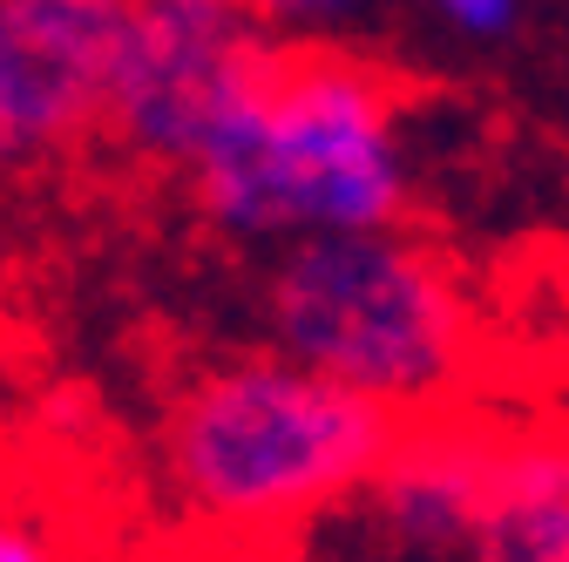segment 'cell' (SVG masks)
<instances>
[{"mask_svg": "<svg viewBox=\"0 0 569 562\" xmlns=\"http://www.w3.org/2000/svg\"><path fill=\"white\" fill-rule=\"evenodd\" d=\"M0 562H89L76 522H68L48 488L0 481Z\"/></svg>", "mask_w": 569, "mask_h": 562, "instance_id": "obj_7", "label": "cell"}, {"mask_svg": "<svg viewBox=\"0 0 569 562\" xmlns=\"http://www.w3.org/2000/svg\"><path fill=\"white\" fill-rule=\"evenodd\" d=\"M190 197L231 238L380 231L407 210L400 102L373 61L284 41L190 163Z\"/></svg>", "mask_w": 569, "mask_h": 562, "instance_id": "obj_2", "label": "cell"}, {"mask_svg": "<svg viewBox=\"0 0 569 562\" xmlns=\"http://www.w3.org/2000/svg\"><path fill=\"white\" fill-rule=\"evenodd\" d=\"M278 353L360 387L400 413H435L475 367V292L461 264L400 224L284 238L264 271Z\"/></svg>", "mask_w": 569, "mask_h": 562, "instance_id": "obj_3", "label": "cell"}, {"mask_svg": "<svg viewBox=\"0 0 569 562\" xmlns=\"http://www.w3.org/2000/svg\"><path fill=\"white\" fill-rule=\"evenodd\" d=\"M244 8H251L258 28H271V34H284V41H299V34H319V28L346 21L360 0H244Z\"/></svg>", "mask_w": 569, "mask_h": 562, "instance_id": "obj_8", "label": "cell"}, {"mask_svg": "<svg viewBox=\"0 0 569 562\" xmlns=\"http://www.w3.org/2000/svg\"><path fill=\"white\" fill-rule=\"evenodd\" d=\"M136 0H0V177L109 136Z\"/></svg>", "mask_w": 569, "mask_h": 562, "instance_id": "obj_4", "label": "cell"}, {"mask_svg": "<svg viewBox=\"0 0 569 562\" xmlns=\"http://www.w3.org/2000/svg\"><path fill=\"white\" fill-rule=\"evenodd\" d=\"M435 8L461 28V34H509L516 28V14H522V0H435Z\"/></svg>", "mask_w": 569, "mask_h": 562, "instance_id": "obj_9", "label": "cell"}, {"mask_svg": "<svg viewBox=\"0 0 569 562\" xmlns=\"http://www.w3.org/2000/svg\"><path fill=\"white\" fill-rule=\"evenodd\" d=\"M468 562H569V428H502Z\"/></svg>", "mask_w": 569, "mask_h": 562, "instance_id": "obj_6", "label": "cell"}, {"mask_svg": "<svg viewBox=\"0 0 569 562\" xmlns=\"http://www.w3.org/2000/svg\"><path fill=\"white\" fill-rule=\"evenodd\" d=\"M495 448L502 428L475 413H413L393 454L319 522L360 542V562H468L495 488Z\"/></svg>", "mask_w": 569, "mask_h": 562, "instance_id": "obj_5", "label": "cell"}, {"mask_svg": "<svg viewBox=\"0 0 569 562\" xmlns=\"http://www.w3.org/2000/svg\"><path fill=\"white\" fill-rule=\"evenodd\" d=\"M407 420L413 413L271 345L210 360L170 393L157 461L197 529L224 542H271L332 515L393 454Z\"/></svg>", "mask_w": 569, "mask_h": 562, "instance_id": "obj_1", "label": "cell"}]
</instances>
